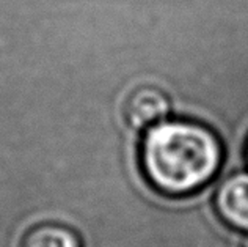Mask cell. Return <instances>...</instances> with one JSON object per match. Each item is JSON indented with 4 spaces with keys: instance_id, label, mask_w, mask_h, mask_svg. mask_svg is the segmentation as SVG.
<instances>
[{
    "instance_id": "2",
    "label": "cell",
    "mask_w": 248,
    "mask_h": 247,
    "mask_svg": "<svg viewBox=\"0 0 248 247\" xmlns=\"http://www.w3.org/2000/svg\"><path fill=\"white\" fill-rule=\"evenodd\" d=\"M171 101L157 87L141 85L130 92L123 102V118L135 131H145L168 118Z\"/></svg>"
},
{
    "instance_id": "1",
    "label": "cell",
    "mask_w": 248,
    "mask_h": 247,
    "mask_svg": "<svg viewBox=\"0 0 248 247\" xmlns=\"http://www.w3.org/2000/svg\"><path fill=\"white\" fill-rule=\"evenodd\" d=\"M149 184L170 197L198 192L218 173L223 147L212 129L192 120H165L146 129L139 149Z\"/></svg>"
},
{
    "instance_id": "6",
    "label": "cell",
    "mask_w": 248,
    "mask_h": 247,
    "mask_svg": "<svg viewBox=\"0 0 248 247\" xmlns=\"http://www.w3.org/2000/svg\"><path fill=\"white\" fill-rule=\"evenodd\" d=\"M247 158H248V147H247Z\"/></svg>"
},
{
    "instance_id": "3",
    "label": "cell",
    "mask_w": 248,
    "mask_h": 247,
    "mask_svg": "<svg viewBox=\"0 0 248 247\" xmlns=\"http://www.w3.org/2000/svg\"><path fill=\"white\" fill-rule=\"evenodd\" d=\"M214 205L226 225L248 233V172L228 177L220 184Z\"/></svg>"
},
{
    "instance_id": "5",
    "label": "cell",
    "mask_w": 248,
    "mask_h": 247,
    "mask_svg": "<svg viewBox=\"0 0 248 247\" xmlns=\"http://www.w3.org/2000/svg\"><path fill=\"white\" fill-rule=\"evenodd\" d=\"M240 247H248V236L242 241V244H240Z\"/></svg>"
},
{
    "instance_id": "4",
    "label": "cell",
    "mask_w": 248,
    "mask_h": 247,
    "mask_svg": "<svg viewBox=\"0 0 248 247\" xmlns=\"http://www.w3.org/2000/svg\"><path fill=\"white\" fill-rule=\"evenodd\" d=\"M19 247H83L76 230L63 224H38L22 236Z\"/></svg>"
}]
</instances>
